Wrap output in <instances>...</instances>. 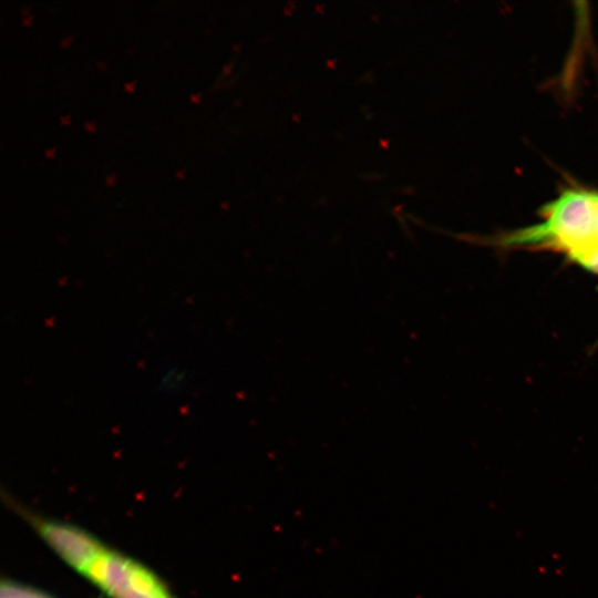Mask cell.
Masks as SVG:
<instances>
[{
	"label": "cell",
	"instance_id": "1",
	"mask_svg": "<svg viewBox=\"0 0 598 598\" xmlns=\"http://www.w3.org/2000/svg\"><path fill=\"white\" fill-rule=\"evenodd\" d=\"M540 212L545 218L543 223L509 233L502 244L553 248L568 256L594 241L597 192L567 188Z\"/></svg>",
	"mask_w": 598,
	"mask_h": 598
},
{
	"label": "cell",
	"instance_id": "2",
	"mask_svg": "<svg viewBox=\"0 0 598 598\" xmlns=\"http://www.w3.org/2000/svg\"><path fill=\"white\" fill-rule=\"evenodd\" d=\"M83 575L112 598H172L147 568L109 549Z\"/></svg>",
	"mask_w": 598,
	"mask_h": 598
},
{
	"label": "cell",
	"instance_id": "3",
	"mask_svg": "<svg viewBox=\"0 0 598 598\" xmlns=\"http://www.w3.org/2000/svg\"><path fill=\"white\" fill-rule=\"evenodd\" d=\"M44 540L82 575L106 548L90 534L71 525L34 519Z\"/></svg>",
	"mask_w": 598,
	"mask_h": 598
},
{
	"label": "cell",
	"instance_id": "4",
	"mask_svg": "<svg viewBox=\"0 0 598 598\" xmlns=\"http://www.w3.org/2000/svg\"><path fill=\"white\" fill-rule=\"evenodd\" d=\"M568 258L585 270L598 275V243H590L586 247L568 255Z\"/></svg>",
	"mask_w": 598,
	"mask_h": 598
},
{
	"label": "cell",
	"instance_id": "5",
	"mask_svg": "<svg viewBox=\"0 0 598 598\" xmlns=\"http://www.w3.org/2000/svg\"><path fill=\"white\" fill-rule=\"evenodd\" d=\"M159 390L166 393H176L186 383V372L179 368H169L159 378Z\"/></svg>",
	"mask_w": 598,
	"mask_h": 598
},
{
	"label": "cell",
	"instance_id": "6",
	"mask_svg": "<svg viewBox=\"0 0 598 598\" xmlns=\"http://www.w3.org/2000/svg\"><path fill=\"white\" fill-rule=\"evenodd\" d=\"M72 40H73V35L69 34V35L64 37L63 39H61L59 44H60V47L65 48L69 44H71Z\"/></svg>",
	"mask_w": 598,
	"mask_h": 598
},
{
	"label": "cell",
	"instance_id": "7",
	"mask_svg": "<svg viewBox=\"0 0 598 598\" xmlns=\"http://www.w3.org/2000/svg\"><path fill=\"white\" fill-rule=\"evenodd\" d=\"M95 126H96V123L94 121H87V122H84V127L85 130H87L89 132H94L95 131Z\"/></svg>",
	"mask_w": 598,
	"mask_h": 598
},
{
	"label": "cell",
	"instance_id": "8",
	"mask_svg": "<svg viewBox=\"0 0 598 598\" xmlns=\"http://www.w3.org/2000/svg\"><path fill=\"white\" fill-rule=\"evenodd\" d=\"M32 19H33V16H32V14H25V16H22V23H23L24 25H30Z\"/></svg>",
	"mask_w": 598,
	"mask_h": 598
},
{
	"label": "cell",
	"instance_id": "9",
	"mask_svg": "<svg viewBox=\"0 0 598 598\" xmlns=\"http://www.w3.org/2000/svg\"><path fill=\"white\" fill-rule=\"evenodd\" d=\"M115 178H116V175L115 174H110L105 177V183L109 185V186H112L115 182Z\"/></svg>",
	"mask_w": 598,
	"mask_h": 598
},
{
	"label": "cell",
	"instance_id": "10",
	"mask_svg": "<svg viewBox=\"0 0 598 598\" xmlns=\"http://www.w3.org/2000/svg\"><path fill=\"white\" fill-rule=\"evenodd\" d=\"M594 241L598 243V213L596 216L595 228H594Z\"/></svg>",
	"mask_w": 598,
	"mask_h": 598
},
{
	"label": "cell",
	"instance_id": "11",
	"mask_svg": "<svg viewBox=\"0 0 598 598\" xmlns=\"http://www.w3.org/2000/svg\"><path fill=\"white\" fill-rule=\"evenodd\" d=\"M135 81H127L124 83L125 91H134Z\"/></svg>",
	"mask_w": 598,
	"mask_h": 598
},
{
	"label": "cell",
	"instance_id": "12",
	"mask_svg": "<svg viewBox=\"0 0 598 598\" xmlns=\"http://www.w3.org/2000/svg\"><path fill=\"white\" fill-rule=\"evenodd\" d=\"M54 152H55V147H54V146L44 150V154H45L47 157H53Z\"/></svg>",
	"mask_w": 598,
	"mask_h": 598
},
{
	"label": "cell",
	"instance_id": "13",
	"mask_svg": "<svg viewBox=\"0 0 598 598\" xmlns=\"http://www.w3.org/2000/svg\"><path fill=\"white\" fill-rule=\"evenodd\" d=\"M200 96H202V93H194V94H190L189 100H190L192 102L197 103V102L199 101V97H200Z\"/></svg>",
	"mask_w": 598,
	"mask_h": 598
},
{
	"label": "cell",
	"instance_id": "14",
	"mask_svg": "<svg viewBox=\"0 0 598 598\" xmlns=\"http://www.w3.org/2000/svg\"><path fill=\"white\" fill-rule=\"evenodd\" d=\"M69 121H70V115H61L60 116V122L64 125H68L69 124Z\"/></svg>",
	"mask_w": 598,
	"mask_h": 598
},
{
	"label": "cell",
	"instance_id": "15",
	"mask_svg": "<svg viewBox=\"0 0 598 598\" xmlns=\"http://www.w3.org/2000/svg\"><path fill=\"white\" fill-rule=\"evenodd\" d=\"M30 8H31V6H23V7H21V13H22V16L30 14V13H29Z\"/></svg>",
	"mask_w": 598,
	"mask_h": 598
},
{
	"label": "cell",
	"instance_id": "16",
	"mask_svg": "<svg viewBox=\"0 0 598 598\" xmlns=\"http://www.w3.org/2000/svg\"><path fill=\"white\" fill-rule=\"evenodd\" d=\"M106 65V62L103 61V60H99L96 61V66L100 68V69H104Z\"/></svg>",
	"mask_w": 598,
	"mask_h": 598
},
{
	"label": "cell",
	"instance_id": "17",
	"mask_svg": "<svg viewBox=\"0 0 598 598\" xmlns=\"http://www.w3.org/2000/svg\"><path fill=\"white\" fill-rule=\"evenodd\" d=\"M184 174H185V171H184V169H181V171H176V172H175V175H176L178 178H184Z\"/></svg>",
	"mask_w": 598,
	"mask_h": 598
}]
</instances>
